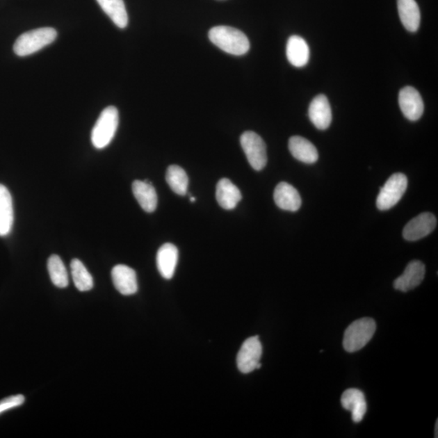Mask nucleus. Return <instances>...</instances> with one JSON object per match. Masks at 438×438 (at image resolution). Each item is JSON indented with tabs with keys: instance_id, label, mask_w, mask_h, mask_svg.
Returning <instances> with one entry per match:
<instances>
[{
	"instance_id": "6e6552de",
	"label": "nucleus",
	"mask_w": 438,
	"mask_h": 438,
	"mask_svg": "<svg viewBox=\"0 0 438 438\" xmlns=\"http://www.w3.org/2000/svg\"><path fill=\"white\" fill-rule=\"evenodd\" d=\"M436 226L437 218L432 213H422L407 224L403 236L407 241H416L430 235Z\"/></svg>"
},
{
	"instance_id": "6ab92c4d",
	"label": "nucleus",
	"mask_w": 438,
	"mask_h": 438,
	"mask_svg": "<svg viewBox=\"0 0 438 438\" xmlns=\"http://www.w3.org/2000/svg\"><path fill=\"white\" fill-rule=\"evenodd\" d=\"M286 57L291 65L296 67H305L309 63L310 51L304 38L293 35L286 43Z\"/></svg>"
},
{
	"instance_id": "20e7f679",
	"label": "nucleus",
	"mask_w": 438,
	"mask_h": 438,
	"mask_svg": "<svg viewBox=\"0 0 438 438\" xmlns=\"http://www.w3.org/2000/svg\"><path fill=\"white\" fill-rule=\"evenodd\" d=\"M377 325L372 318L355 321L345 330L343 348L348 352H358L368 344L376 331Z\"/></svg>"
},
{
	"instance_id": "ddd939ff",
	"label": "nucleus",
	"mask_w": 438,
	"mask_h": 438,
	"mask_svg": "<svg viewBox=\"0 0 438 438\" xmlns=\"http://www.w3.org/2000/svg\"><path fill=\"white\" fill-rule=\"evenodd\" d=\"M274 199L277 206L286 211H299L302 204L299 192L292 185L286 182H281L277 185Z\"/></svg>"
},
{
	"instance_id": "a211bd4d",
	"label": "nucleus",
	"mask_w": 438,
	"mask_h": 438,
	"mask_svg": "<svg viewBox=\"0 0 438 438\" xmlns=\"http://www.w3.org/2000/svg\"><path fill=\"white\" fill-rule=\"evenodd\" d=\"M133 193L136 201L145 212L152 213L157 208V193L148 179H145V181L135 180L133 183Z\"/></svg>"
},
{
	"instance_id": "9d476101",
	"label": "nucleus",
	"mask_w": 438,
	"mask_h": 438,
	"mask_svg": "<svg viewBox=\"0 0 438 438\" xmlns=\"http://www.w3.org/2000/svg\"><path fill=\"white\" fill-rule=\"evenodd\" d=\"M425 266L420 261H412L407 266L401 276L394 282L396 290L407 292L416 289L425 279Z\"/></svg>"
},
{
	"instance_id": "39448f33",
	"label": "nucleus",
	"mask_w": 438,
	"mask_h": 438,
	"mask_svg": "<svg viewBox=\"0 0 438 438\" xmlns=\"http://www.w3.org/2000/svg\"><path fill=\"white\" fill-rule=\"evenodd\" d=\"M407 188V178L403 173L391 175L380 190L377 197V207L380 211H388L400 201Z\"/></svg>"
},
{
	"instance_id": "9b49d317",
	"label": "nucleus",
	"mask_w": 438,
	"mask_h": 438,
	"mask_svg": "<svg viewBox=\"0 0 438 438\" xmlns=\"http://www.w3.org/2000/svg\"><path fill=\"white\" fill-rule=\"evenodd\" d=\"M112 281L117 291L124 295H131L138 290L136 272L129 266L117 265L111 271Z\"/></svg>"
},
{
	"instance_id": "f03ea898",
	"label": "nucleus",
	"mask_w": 438,
	"mask_h": 438,
	"mask_svg": "<svg viewBox=\"0 0 438 438\" xmlns=\"http://www.w3.org/2000/svg\"><path fill=\"white\" fill-rule=\"evenodd\" d=\"M57 32L53 28L33 29L22 34L14 44L13 50L18 56H31L56 40Z\"/></svg>"
},
{
	"instance_id": "393cba45",
	"label": "nucleus",
	"mask_w": 438,
	"mask_h": 438,
	"mask_svg": "<svg viewBox=\"0 0 438 438\" xmlns=\"http://www.w3.org/2000/svg\"><path fill=\"white\" fill-rule=\"evenodd\" d=\"M47 268L53 284L60 289H65L68 285V275L61 258L51 255L48 259Z\"/></svg>"
},
{
	"instance_id": "b1692460",
	"label": "nucleus",
	"mask_w": 438,
	"mask_h": 438,
	"mask_svg": "<svg viewBox=\"0 0 438 438\" xmlns=\"http://www.w3.org/2000/svg\"><path fill=\"white\" fill-rule=\"evenodd\" d=\"M71 273L73 282L80 291H88L94 286V280L83 263L78 259L71 262Z\"/></svg>"
},
{
	"instance_id": "aec40b11",
	"label": "nucleus",
	"mask_w": 438,
	"mask_h": 438,
	"mask_svg": "<svg viewBox=\"0 0 438 438\" xmlns=\"http://www.w3.org/2000/svg\"><path fill=\"white\" fill-rule=\"evenodd\" d=\"M14 222L13 204L11 193L0 184V236H6L12 231Z\"/></svg>"
},
{
	"instance_id": "f8f14e48",
	"label": "nucleus",
	"mask_w": 438,
	"mask_h": 438,
	"mask_svg": "<svg viewBox=\"0 0 438 438\" xmlns=\"http://www.w3.org/2000/svg\"><path fill=\"white\" fill-rule=\"evenodd\" d=\"M309 115L316 129H327L332 121V111L327 97L323 95L315 97L311 102Z\"/></svg>"
},
{
	"instance_id": "2eb2a0df",
	"label": "nucleus",
	"mask_w": 438,
	"mask_h": 438,
	"mask_svg": "<svg viewBox=\"0 0 438 438\" xmlns=\"http://www.w3.org/2000/svg\"><path fill=\"white\" fill-rule=\"evenodd\" d=\"M179 259L178 248L172 243H167L161 247L157 253V267L165 279H170L175 275Z\"/></svg>"
},
{
	"instance_id": "f3484780",
	"label": "nucleus",
	"mask_w": 438,
	"mask_h": 438,
	"mask_svg": "<svg viewBox=\"0 0 438 438\" xmlns=\"http://www.w3.org/2000/svg\"><path fill=\"white\" fill-rule=\"evenodd\" d=\"M216 198L219 206L231 211L241 201L242 195L240 189L230 179L223 178L217 184Z\"/></svg>"
},
{
	"instance_id": "7ed1b4c3",
	"label": "nucleus",
	"mask_w": 438,
	"mask_h": 438,
	"mask_svg": "<svg viewBox=\"0 0 438 438\" xmlns=\"http://www.w3.org/2000/svg\"><path fill=\"white\" fill-rule=\"evenodd\" d=\"M119 125V111L115 106H108L102 111L92 130L91 141L96 149H104L108 145Z\"/></svg>"
},
{
	"instance_id": "f257e3e1",
	"label": "nucleus",
	"mask_w": 438,
	"mask_h": 438,
	"mask_svg": "<svg viewBox=\"0 0 438 438\" xmlns=\"http://www.w3.org/2000/svg\"><path fill=\"white\" fill-rule=\"evenodd\" d=\"M209 38L222 51L234 56H243L250 48V40L245 33L230 26L213 27L209 32Z\"/></svg>"
},
{
	"instance_id": "a878e982",
	"label": "nucleus",
	"mask_w": 438,
	"mask_h": 438,
	"mask_svg": "<svg viewBox=\"0 0 438 438\" xmlns=\"http://www.w3.org/2000/svg\"><path fill=\"white\" fill-rule=\"evenodd\" d=\"M24 400H26V398H24L22 394H17V396H13L2 399V400L0 401V415L9 410H12L13 408L22 406Z\"/></svg>"
},
{
	"instance_id": "0eeeda50",
	"label": "nucleus",
	"mask_w": 438,
	"mask_h": 438,
	"mask_svg": "<svg viewBox=\"0 0 438 438\" xmlns=\"http://www.w3.org/2000/svg\"><path fill=\"white\" fill-rule=\"evenodd\" d=\"M262 346L258 336L248 339L237 355V366L243 373H250L261 367Z\"/></svg>"
},
{
	"instance_id": "bb28decb",
	"label": "nucleus",
	"mask_w": 438,
	"mask_h": 438,
	"mask_svg": "<svg viewBox=\"0 0 438 438\" xmlns=\"http://www.w3.org/2000/svg\"><path fill=\"white\" fill-rule=\"evenodd\" d=\"M435 437H438V421H437L435 425Z\"/></svg>"
},
{
	"instance_id": "5701e85b",
	"label": "nucleus",
	"mask_w": 438,
	"mask_h": 438,
	"mask_svg": "<svg viewBox=\"0 0 438 438\" xmlns=\"http://www.w3.org/2000/svg\"><path fill=\"white\" fill-rule=\"evenodd\" d=\"M165 179L172 191L180 196L188 193V177L185 170L177 165H172L168 168Z\"/></svg>"
},
{
	"instance_id": "423d86ee",
	"label": "nucleus",
	"mask_w": 438,
	"mask_h": 438,
	"mask_svg": "<svg viewBox=\"0 0 438 438\" xmlns=\"http://www.w3.org/2000/svg\"><path fill=\"white\" fill-rule=\"evenodd\" d=\"M241 147L248 163L256 170H261L267 163L266 146L264 140L254 131H248L241 136Z\"/></svg>"
},
{
	"instance_id": "4be33fe9",
	"label": "nucleus",
	"mask_w": 438,
	"mask_h": 438,
	"mask_svg": "<svg viewBox=\"0 0 438 438\" xmlns=\"http://www.w3.org/2000/svg\"><path fill=\"white\" fill-rule=\"evenodd\" d=\"M97 2L117 27L124 29L128 26L129 17L124 0H97Z\"/></svg>"
},
{
	"instance_id": "4468645a",
	"label": "nucleus",
	"mask_w": 438,
	"mask_h": 438,
	"mask_svg": "<svg viewBox=\"0 0 438 438\" xmlns=\"http://www.w3.org/2000/svg\"><path fill=\"white\" fill-rule=\"evenodd\" d=\"M341 403L346 410L352 413V421L359 423L367 412V403L364 394L357 389H348L341 397Z\"/></svg>"
},
{
	"instance_id": "1a4fd4ad",
	"label": "nucleus",
	"mask_w": 438,
	"mask_h": 438,
	"mask_svg": "<svg viewBox=\"0 0 438 438\" xmlns=\"http://www.w3.org/2000/svg\"><path fill=\"white\" fill-rule=\"evenodd\" d=\"M398 104L403 114L407 120L416 121L421 119L425 107L420 92L415 88L404 87L399 92Z\"/></svg>"
},
{
	"instance_id": "dca6fc26",
	"label": "nucleus",
	"mask_w": 438,
	"mask_h": 438,
	"mask_svg": "<svg viewBox=\"0 0 438 438\" xmlns=\"http://www.w3.org/2000/svg\"><path fill=\"white\" fill-rule=\"evenodd\" d=\"M289 147L293 157L307 164L314 163L319 155L313 143L300 136H294L289 140Z\"/></svg>"
},
{
	"instance_id": "412c9836",
	"label": "nucleus",
	"mask_w": 438,
	"mask_h": 438,
	"mask_svg": "<svg viewBox=\"0 0 438 438\" xmlns=\"http://www.w3.org/2000/svg\"><path fill=\"white\" fill-rule=\"evenodd\" d=\"M399 17L409 32H416L421 24V11L416 0H398Z\"/></svg>"
}]
</instances>
